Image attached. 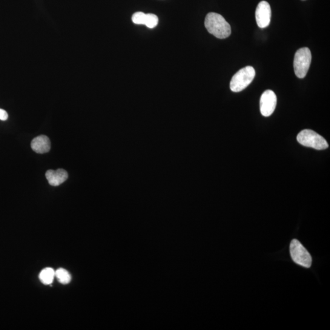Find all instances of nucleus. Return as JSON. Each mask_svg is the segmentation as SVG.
I'll list each match as a JSON object with an SVG mask.
<instances>
[{"label": "nucleus", "mask_w": 330, "mask_h": 330, "mask_svg": "<svg viewBox=\"0 0 330 330\" xmlns=\"http://www.w3.org/2000/svg\"><path fill=\"white\" fill-rule=\"evenodd\" d=\"M205 27L209 33L217 38H227L231 34V28L225 18L219 14L210 13L205 19Z\"/></svg>", "instance_id": "1"}, {"label": "nucleus", "mask_w": 330, "mask_h": 330, "mask_svg": "<svg viewBox=\"0 0 330 330\" xmlns=\"http://www.w3.org/2000/svg\"><path fill=\"white\" fill-rule=\"evenodd\" d=\"M256 75L252 66H246L237 72L231 79L230 88L232 91L238 93L245 90L252 82Z\"/></svg>", "instance_id": "2"}, {"label": "nucleus", "mask_w": 330, "mask_h": 330, "mask_svg": "<svg viewBox=\"0 0 330 330\" xmlns=\"http://www.w3.org/2000/svg\"><path fill=\"white\" fill-rule=\"evenodd\" d=\"M297 139L301 145L317 150H323L328 148V143L324 138L316 132L308 129L301 131L298 134Z\"/></svg>", "instance_id": "3"}, {"label": "nucleus", "mask_w": 330, "mask_h": 330, "mask_svg": "<svg viewBox=\"0 0 330 330\" xmlns=\"http://www.w3.org/2000/svg\"><path fill=\"white\" fill-rule=\"evenodd\" d=\"M312 55L309 48L303 47L297 51L295 54L294 68L298 78L305 77L311 65Z\"/></svg>", "instance_id": "4"}, {"label": "nucleus", "mask_w": 330, "mask_h": 330, "mask_svg": "<svg viewBox=\"0 0 330 330\" xmlns=\"http://www.w3.org/2000/svg\"><path fill=\"white\" fill-rule=\"evenodd\" d=\"M290 252L294 262L304 267L309 268L312 264V257L306 249L304 247L299 241L294 239L290 245Z\"/></svg>", "instance_id": "5"}, {"label": "nucleus", "mask_w": 330, "mask_h": 330, "mask_svg": "<svg viewBox=\"0 0 330 330\" xmlns=\"http://www.w3.org/2000/svg\"><path fill=\"white\" fill-rule=\"evenodd\" d=\"M276 94L272 90H267L262 94L260 100V110L263 116L268 117L274 113L276 108Z\"/></svg>", "instance_id": "6"}, {"label": "nucleus", "mask_w": 330, "mask_h": 330, "mask_svg": "<svg viewBox=\"0 0 330 330\" xmlns=\"http://www.w3.org/2000/svg\"><path fill=\"white\" fill-rule=\"evenodd\" d=\"M272 11L268 2L262 1L258 4L256 10V19L258 27H268L271 24Z\"/></svg>", "instance_id": "7"}, {"label": "nucleus", "mask_w": 330, "mask_h": 330, "mask_svg": "<svg viewBox=\"0 0 330 330\" xmlns=\"http://www.w3.org/2000/svg\"><path fill=\"white\" fill-rule=\"evenodd\" d=\"M45 177L50 185L56 186L66 181L68 178V173L63 169H58L57 170L50 169L46 172Z\"/></svg>", "instance_id": "8"}, {"label": "nucleus", "mask_w": 330, "mask_h": 330, "mask_svg": "<svg viewBox=\"0 0 330 330\" xmlns=\"http://www.w3.org/2000/svg\"><path fill=\"white\" fill-rule=\"evenodd\" d=\"M31 146L36 153L45 154L50 150L51 143L47 136H40L34 138L31 142Z\"/></svg>", "instance_id": "9"}, {"label": "nucleus", "mask_w": 330, "mask_h": 330, "mask_svg": "<svg viewBox=\"0 0 330 330\" xmlns=\"http://www.w3.org/2000/svg\"><path fill=\"white\" fill-rule=\"evenodd\" d=\"M54 277H55V271L50 268L43 269L39 274V279L45 285H49L52 283Z\"/></svg>", "instance_id": "10"}, {"label": "nucleus", "mask_w": 330, "mask_h": 330, "mask_svg": "<svg viewBox=\"0 0 330 330\" xmlns=\"http://www.w3.org/2000/svg\"><path fill=\"white\" fill-rule=\"evenodd\" d=\"M55 277L60 283L62 285H68L71 281V276L66 270L64 269H59L55 271Z\"/></svg>", "instance_id": "11"}, {"label": "nucleus", "mask_w": 330, "mask_h": 330, "mask_svg": "<svg viewBox=\"0 0 330 330\" xmlns=\"http://www.w3.org/2000/svg\"><path fill=\"white\" fill-rule=\"evenodd\" d=\"M146 18H147V14L142 12H137L134 14L131 19L135 24L145 25Z\"/></svg>", "instance_id": "12"}, {"label": "nucleus", "mask_w": 330, "mask_h": 330, "mask_svg": "<svg viewBox=\"0 0 330 330\" xmlns=\"http://www.w3.org/2000/svg\"><path fill=\"white\" fill-rule=\"evenodd\" d=\"M159 23V18L153 14H147V18L145 25L149 28H154Z\"/></svg>", "instance_id": "13"}, {"label": "nucleus", "mask_w": 330, "mask_h": 330, "mask_svg": "<svg viewBox=\"0 0 330 330\" xmlns=\"http://www.w3.org/2000/svg\"><path fill=\"white\" fill-rule=\"evenodd\" d=\"M8 119V114L7 111L3 109H0V120H7Z\"/></svg>", "instance_id": "14"}]
</instances>
